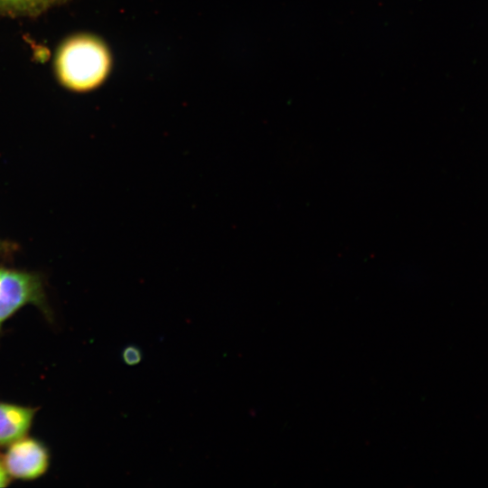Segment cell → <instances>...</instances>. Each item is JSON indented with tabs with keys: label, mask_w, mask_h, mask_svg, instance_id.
I'll return each instance as SVG.
<instances>
[{
	"label": "cell",
	"mask_w": 488,
	"mask_h": 488,
	"mask_svg": "<svg viewBox=\"0 0 488 488\" xmlns=\"http://www.w3.org/2000/svg\"><path fill=\"white\" fill-rule=\"evenodd\" d=\"M37 410V408L0 402V447L25 436Z\"/></svg>",
	"instance_id": "4"
},
{
	"label": "cell",
	"mask_w": 488,
	"mask_h": 488,
	"mask_svg": "<svg viewBox=\"0 0 488 488\" xmlns=\"http://www.w3.org/2000/svg\"><path fill=\"white\" fill-rule=\"evenodd\" d=\"M63 1L65 0H0V14H33Z\"/></svg>",
	"instance_id": "5"
},
{
	"label": "cell",
	"mask_w": 488,
	"mask_h": 488,
	"mask_svg": "<svg viewBox=\"0 0 488 488\" xmlns=\"http://www.w3.org/2000/svg\"><path fill=\"white\" fill-rule=\"evenodd\" d=\"M8 446L3 458L11 477L30 481L45 474L49 467L50 455L41 441L23 436Z\"/></svg>",
	"instance_id": "3"
},
{
	"label": "cell",
	"mask_w": 488,
	"mask_h": 488,
	"mask_svg": "<svg viewBox=\"0 0 488 488\" xmlns=\"http://www.w3.org/2000/svg\"><path fill=\"white\" fill-rule=\"evenodd\" d=\"M27 305L51 319L43 277L38 272L0 264V333L3 324Z\"/></svg>",
	"instance_id": "2"
},
{
	"label": "cell",
	"mask_w": 488,
	"mask_h": 488,
	"mask_svg": "<svg viewBox=\"0 0 488 488\" xmlns=\"http://www.w3.org/2000/svg\"><path fill=\"white\" fill-rule=\"evenodd\" d=\"M112 56L106 42L89 33H73L61 42L53 59L57 81L67 90L86 93L108 79Z\"/></svg>",
	"instance_id": "1"
},
{
	"label": "cell",
	"mask_w": 488,
	"mask_h": 488,
	"mask_svg": "<svg viewBox=\"0 0 488 488\" xmlns=\"http://www.w3.org/2000/svg\"><path fill=\"white\" fill-rule=\"evenodd\" d=\"M122 359L127 365H136L141 361L142 352L137 347L129 345L123 350Z\"/></svg>",
	"instance_id": "6"
},
{
	"label": "cell",
	"mask_w": 488,
	"mask_h": 488,
	"mask_svg": "<svg viewBox=\"0 0 488 488\" xmlns=\"http://www.w3.org/2000/svg\"><path fill=\"white\" fill-rule=\"evenodd\" d=\"M18 246L14 242L0 239V257L5 259H11Z\"/></svg>",
	"instance_id": "7"
},
{
	"label": "cell",
	"mask_w": 488,
	"mask_h": 488,
	"mask_svg": "<svg viewBox=\"0 0 488 488\" xmlns=\"http://www.w3.org/2000/svg\"><path fill=\"white\" fill-rule=\"evenodd\" d=\"M11 478L5 468L4 458L0 455V487L7 486L11 482Z\"/></svg>",
	"instance_id": "8"
}]
</instances>
